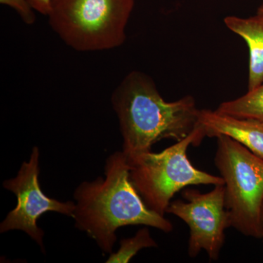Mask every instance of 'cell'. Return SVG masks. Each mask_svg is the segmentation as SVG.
<instances>
[{
    "label": "cell",
    "instance_id": "obj_1",
    "mask_svg": "<svg viewBox=\"0 0 263 263\" xmlns=\"http://www.w3.org/2000/svg\"><path fill=\"white\" fill-rule=\"evenodd\" d=\"M105 177L79 184L74 193L76 227L111 254L117 230L129 226H146L170 233L172 223L151 210L130 179V165L123 152L107 159Z\"/></svg>",
    "mask_w": 263,
    "mask_h": 263
},
{
    "label": "cell",
    "instance_id": "obj_2",
    "mask_svg": "<svg viewBox=\"0 0 263 263\" xmlns=\"http://www.w3.org/2000/svg\"><path fill=\"white\" fill-rule=\"evenodd\" d=\"M127 158L152 152L164 139H184L200 124L195 99L186 95L165 101L153 79L141 71H132L111 97Z\"/></svg>",
    "mask_w": 263,
    "mask_h": 263
},
{
    "label": "cell",
    "instance_id": "obj_3",
    "mask_svg": "<svg viewBox=\"0 0 263 263\" xmlns=\"http://www.w3.org/2000/svg\"><path fill=\"white\" fill-rule=\"evenodd\" d=\"M205 136L200 124L184 139L160 153L127 158L132 182L151 210L164 216L174 195L189 186L224 184L221 176L200 171L189 160V147L199 146Z\"/></svg>",
    "mask_w": 263,
    "mask_h": 263
},
{
    "label": "cell",
    "instance_id": "obj_4",
    "mask_svg": "<svg viewBox=\"0 0 263 263\" xmlns=\"http://www.w3.org/2000/svg\"><path fill=\"white\" fill-rule=\"evenodd\" d=\"M135 0H52L47 16L52 29L78 51L122 46Z\"/></svg>",
    "mask_w": 263,
    "mask_h": 263
},
{
    "label": "cell",
    "instance_id": "obj_5",
    "mask_svg": "<svg viewBox=\"0 0 263 263\" xmlns=\"http://www.w3.org/2000/svg\"><path fill=\"white\" fill-rule=\"evenodd\" d=\"M216 139L214 164L224 179L229 228L246 236L262 238L263 159L230 137Z\"/></svg>",
    "mask_w": 263,
    "mask_h": 263
},
{
    "label": "cell",
    "instance_id": "obj_6",
    "mask_svg": "<svg viewBox=\"0 0 263 263\" xmlns=\"http://www.w3.org/2000/svg\"><path fill=\"white\" fill-rule=\"evenodd\" d=\"M183 200L171 201L166 213L184 221L190 228L188 254L196 257L205 251L211 260H218L229 228L224 203V186L216 185L212 191L201 193L195 189H183Z\"/></svg>",
    "mask_w": 263,
    "mask_h": 263
},
{
    "label": "cell",
    "instance_id": "obj_7",
    "mask_svg": "<svg viewBox=\"0 0 263 263\" xmlns=\"http://www.w3.org/2000/svg\"><path fill=\"white\" fill-rule=\"evenodd\" d=\"M40 150L34 147L28 162H24L15 178L5 180L3 187L17 197V205L0 224V233L22 230L29 235L44 252V232L37 221L45 213L54 212L73 218L76 202H61L48 197L39 182Z\"/></svg>",
    "mask_w": 263,
    "mask_h": 263
},
{
    "label": "cell",
    "instance_id": "obj_8",
    "mask_svg": "<svg viewBox=\"0 0 263 263\" xmlns=\"http://www.w3.org/2000/svg\"><path fill=\"white\" fill-rule=\"evenodd\" d=\"M199 122L209 138L230 137L263 159V122L200 109Z\"/></svg>",
    "mask_w": 263,
    "mask_h": 263
},
{
    "label": "cell",
    "instance_id": "obj_9",
    "mask_svg": "<svg viewBox=\"0 0 263 263\" xmlns=\"http://www.w3.org/2000/svg\"><path fill=\"white\" fill-rule=\"evenodd\" d=\"M224 24L232 32L243 38L249 51L248 91L257 88L263 81V15L249 18L230 15Z\"/></svg>",
    "mask_w": 263,
    "mask_h": 263
},
{
    "label": "cell",
    "instance_id": "obj_10",
    "mask_svg": "<svg viewBox=\"0 0 263 263\" xmlns=\"http://www.w3.org/2000/svg\"><path fill=\"white\" fill-rule=\"evenodd\" d=\"M216 110L231 117L263 122V81L257 88L247 91L243 96L223 102Z\"/></svg>",
    "mask_w": 263,
    "mask_h": 263
},
{
    "label": "cell",
    "instance_id": "obj_11",
    "mask_svg": "<svg viewBox=\"0 0 263 263\" xmlns=\"http://www.w3.org/2000/svg\"><path fill=\"white\" fill-rule=\"evenodd\" d=\"M157 247V243L152 238L148 228H142L137 232L135 236L122 240L120 248L115 253L110 254L106 262L127 263L141 249Z\"/></svg>",
    "mask_w": 263,
    "mask_h": 263
},
{
    "label": "cell",
    "instance_id": "obj_12",
    "mask_svg": "<svg viewBox=\"0 0 263 263\" xmlns=\"http://www.w3.org/2000/svg\"><path fill=\"white\" fill-rule=\"evenodd\" d=\"M0 3L14 10L27 25H33L35 22L34 10L27 0H0Z\"/></svg>",
    "mask_w": 263,
    "mask_h": 263
},
{
    "label": "cell",
    "instance_id": "obj_13",
    "mask_svg": "<svg viewBox=\"0 0 263 263\" xmlns=\"http://www.w3.org/2000/svg\"><path fill=\"white\" fill-rule=\"evenodd\" d=\"M34 11L41 14L48 15L49 13L52 0H27Z\"/></svg>",
    "mask_w": 263,
    "mask_h": 263
},
{
    "label": "cell",
    "instance_id": "obj_14",
    "mask_svg": "<svg viewBox=\"0 0 263 263\" xmlns=\"http://www.w3.org/2000/svg\"><path fill=\"white\" fill-rule=\"evenodd\" d=\"M260 224L261 228H262V238H263V200L262 202V205L260 208Z\"/></svg>",
    "mask_w": 263,
    "mask_h": 263
},
{
    "label": "cell",
    "instance_id": "obj_15",
    "mask_svg": "<svg viewBox=\"0 0 263 263\" xmlns=\"http://www.w3.org/2000/svg\"><path fill=\"white\" fill-rule=\"evenodd\" d=\"M257 14L263 15V3L259 7L257 12Z\"/></svg>",
    "mask_w": 263,
    "mask_h": 263
}]
</instances>
